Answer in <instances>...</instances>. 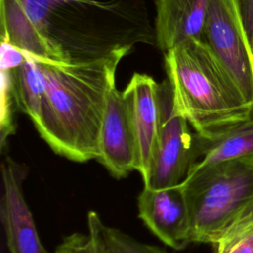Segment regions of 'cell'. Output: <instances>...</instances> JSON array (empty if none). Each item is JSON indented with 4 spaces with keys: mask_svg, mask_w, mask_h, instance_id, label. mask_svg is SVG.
Wrapping results in <instances>:
<instances>
[{
    "mask_svg": "<svg viewBox=\"0 0 253 253\" xmlns=\"http://www.w3.org/2000/svg\"><path fill=\"white\" fill-rule=\"evenodd\" d=\"M3 195L0 214L10 253H48L39 236L24 195L28 167L6 156L1 164Z\"/></svg>",
    "mask_w": 253,
    "mask_h": 253,
    "instance_id": "obj_7",
    "label": "cell"
},
{
    "mask_svg": "<svg viewBox=\"0 0 253 253\" xmlns=\"http://www.w3.org/2000/svg\"><path fill=\"white\" fill-rule=\"evenodd\" d=\"M97 160L117 179L137 167V143L130 112L123 92L111 90L99 133Z\"/></svg>",
    "mask_w": 253,
    "mask_h": 253,
    "instance_id": "obj_9",
    "label": "cell"
},
{
    "mask_svg": "<svg viewBox=\"0 0 253 253\" xmlns=\"http://www.w3.org/2000/svg\"><path fill=\"white\" fill-rule=\"evenodd\" d=\"M129 51L108 57L68 63L35 59L46 91V105L34 125L41 137L58 155L76 162L97 159L99 133L115 76Z\"/></svg>",
    "mask_w": 253,
    "mask_h": 253,
    "instance_id": "obj_1",
    "label": "cell"
},
{
    "mask_svg": "<svg viewBox=\"0 0 253 253\" xmlns=\"http://www.w3.org/2000/svg\"><path fill=\"white\" fill-rule=\"evenodd\" d=\"M236 3L250 44L253 37V0H236Z\"/></svg>",
    "mask_w": 253,
    "mask_h": 253,
    "instance_id": "obj_21",
    "label": "cell"
},
{
    "mask_svg": "<svg viewBox=\"0 0 253 253\" xmlns=\"http://www.w3.org/2000/svg\"><path fill=\"white\" fill-rule=\"evenodd\" d=\"M138 215L163 243L183 250L191 241V216L183 184L161 189L143 187L137 198Z\"/></svg>",
    "mask_w": 253,
    "mask_h": 253,
    "instance_id": "obj_8",
    "label": "cell"
},
{
    "mask_svg": "<svg viewBox=\"0 0 253 253\" xmlns=\"http://www.w3.org/2000/svg\"><path fill=\"white\" fill-rule=\"evenodd\" d=\"M182 184L190 210L192 243L213 245L253 208V156L193 168Z\"/></svg>",
    "mask_w": 253,
    "mask_h": 253,
    "instance_id": "obj_4",
    "label": "cell"
},
{
    "mask_svg": "<svg viewBox=\"0 0 253 253\" xmlns=\"http://www.w3.org/2000/svg\"><path fill=\"white\" fill-rule=\"evenodd\" d=\"M8 70L15 104L35 125L46 105L45 86L37 63L28 53L24 62Z\"/></svg>",
    "mask_w": 253,
    "mask_h": 253,
    "instance_id": "obj_14",
    "label": "cell"
},
{
    "mask_svg": "<svg viewBox=\"0 0 253 253\" xmlns=\"http://www.w3.org/2000/svg\"><path fill=\"white\" fill-rule=\"evenodd\" d=\"M196 148L198 159L191 169L253 156V119L241 122L210 139L196 133Z\"/></svg>",
    "mask_w": 253,
    "mask_h": 253,
    "instance_id": "obj_13",
    "label": "cell"
},
{
    "mask_svg": "<svg viewBox=\"0 0 253 253\" xmlns=\"http://www.w3.org/2000/svg\"><path fill=\"white\" fill-rule=\"evenodd\" d=\"M1 42H7L34 57L59 61L29 16L23 0H0Z\"/></svg>",
    "mask_w": 253,
    "mask_h": 253,
    "instance_id": "obj_12",
    "label": "cell"
},
{
    "mask_svg": "<svg viewBox=\"0 0 253 253\" xmlns=\"http://www.w3.org/2000/svg\"><path fill=\"white\" fill-rule=\"evenodd\" d=\"M87 224L91 243V253H111L103 233L104 223L96 211H89L87 215Z\"/></svg>",
    "mask_w": 253,
    "mask_h": 253,
    "instance_id": "obj_18",
    "label": "cell"
},
{
    "mask_svg": "<svg viewBox=\"0 0 253 253\" xmlns=\"http://www.w3.org/2000/svg\"><path fill=\"white\" fill-rule=\"evenodd\" d=\"M55 253H91L90 237L87 234L72 233L56 247Z\"/></svg>",
    "mask_w": 253,
    "mask_h": 253,
    "instance_id": "obj_19",
    "label": "cell"
},
{
    "mask_svg": "<svg viewBox=\"0 0 253 253\" xmlns=\"http://www.w3.org/2000/svg\"><path fill=\"white\" fill-rule=\"evenodd\" d=\"M252 72H253V55H252Z\"/></svg>",
    "mask_w": 253,
    "mask_h": 253,
    "instance_id": "obj_23",
    "label": "cell"
},
{
    "mask_svg": "<svg viewBox=\"0 0 253 253\" xmlns=\"http://www.w3.org/2000/svg\"><path fill=\"white\" fill-rule=\"evenodd\" d=\"M213 245L215 253H253V208L236 219Z\"/></svg>",
    "mask_w": 253,
    "mask_h": 253,
    "instance_id": "obj_15",
    "label": "cell"
},
{
    "mask_svg": "<svg viewBox=\"0 0 253 253\" xmlns=\"http://www.w3.org/2000/svg\"><path fill=\"white\" fill-rule=\"evenodd\" d=\"M28 57V53L7 43L1 42L0 47V67L1 69H12Z\"/></svg>",
    "mask_w": 253,
    "mask_h": 253,
    "instance_id": "obj_20",
    "label": "cell"
},
{
    "mask_svg": "<svg viewBox=\"0 0 253 253\" xmlns=\"http://www.w3.org/2000/svg\"><path fill=\"white\" fill-rule=\"evenodd\" d=\"M103 233L111 253H166L157 246L142 243L122 230L105 224Z\"/></svg>",
    "mask_w": 253,
    "mask_h": 253,
    "instance_id": "obj_16",
    "label": "cell"
},
{
    "mask_svg": "<svg viewBox=\"0 0 253 253\" xmlns=\"http://www.w3.org/2000/svg\"><path fill=\"white\" fill-rule=\"evenodd\" d=\"M201 40L216 55L253 111L252 53L236 0H211Z\"/></svg>",
    "mask_w": 253,
    "mask_h": 253,
    "instance_id": "obj_6",
    "label": "cell"
},
{
    "mask_svg": "<svg viewBox=\"0 0 253 253\" xmlns=\"http://www.w3.org/2000/svg\"><path fill=\"white\" fill-rule=\"evenodd\" d=\"M59 61L80 63L154 43L144 0H23Z\"/></svg>",
    "mask_w": 253,
    "mask_h": 253,
    "instance_id": "obj_2",
    "label": "cell"
},
{
    "mask_svg": "<svg viewBox=\"0 0 253 253\" xmlns=\"http://www.w3.org/2000/svg\"><path fill=\"white\" fill-rule=\"evenodd\" d=\"M14 97L11 87L10 72L8 69H1V113H0V140L1 148L5 147L7 138L15 133L13 121Z\"/></svg>",
    "mask_w": 253,
    "mask_h": 253,
    "instance_id": "obj_17",
    "label": "cell"
},
{
    "mask_svg": "<svg viewBox=\"0 0 253 253\" xmlns=\"http://www.w3.org/2000/svg\"><path fill=\"white\" fill-rule=\"evenodd\" d=\"M160 120L154 160L147 185L161 189L181 184L196 163V133L188 120L177 110L169 81L159 84Z\"/></svg>",
    "mask_w": 253,
    "mask_h": 253,
    "instance_id": "obj_5",
    "label": "cell"
},
{
    "mask_svg": "<svg viewBox=\"0 0 253 253\" xmlns=\"http://www.w3.org/2000/svg\"><path fill=\"white\" fill-rule=\"evenodd\" d=\"M250 48H251V53L253 55V37H252V39L250 41Z\"/></svg>",
    "mask_w": 253,
    "mask_h": 253,
    "instance_id": "obj_22",
    "label": "cell"
},
{
    "mask_svg": "<svg viewBox=\"0 0 253 253\" xmlns=\"http://www.w3.org/2000/svg\"><path fill=\"white\" fill-rule=\"evenodd\" d=\"M211 0H154V33L164 52L191 39H202Z\"/></svg>",
    "mask_w": 253,
    "mask_h": 253,
    "instance_id": "obj_11",
    "label": "cell"
},
{
    "mask_svg": "<svg viewBox=\"0 0 253 253\" xmlns=\"http://www.w3.org/2000/svg\"><path fill=\"white\" fill-rule=\"evenodd\" d=\"M177 110L201 137L210 139L253 119V111L211 47L191 39L165 52Z\"/></svg>",
    "mask_w": 253,
    "mask_h": 253,
    "instance_id": "obj_3",
    "label": "cell"
},
{
    "mask_svg": "<svg viewBox=\"0 0 253 253\" xmlns=\"http://www.w3.org/2000/svg\"><path fill=\"white\" fill-rule=\"evenodd\" d=\"M123 95L127 103L137 143V167L143 186L147 185L158 136L159 84L149 75L133 73Z\"/></svg>",
    "mask_w": 253,
    "mask_h": 253,
    "instance_id": "obj_10",
    "label": "cell"
}]
</instances>
